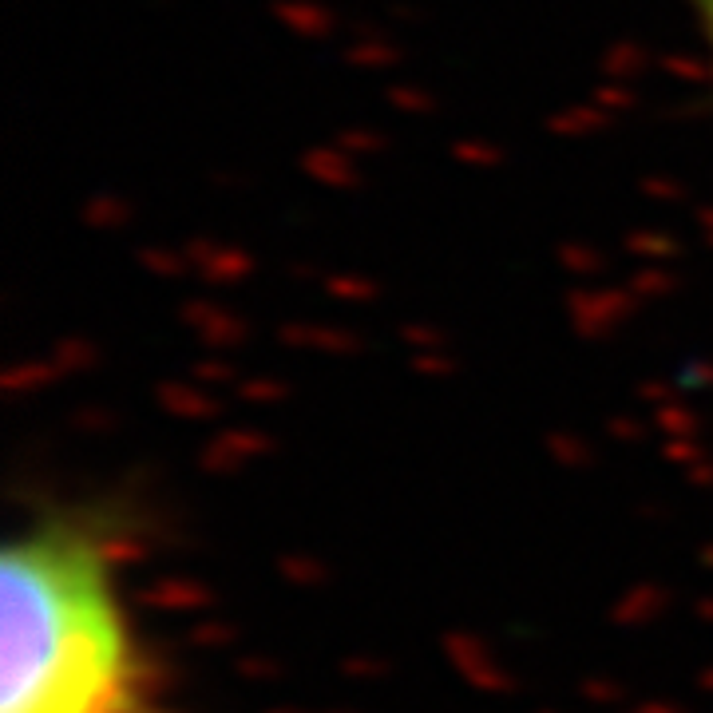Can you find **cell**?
Returning a JSON list of instances; mask_svg holds the SVG:
<instances>
[{
    "label": "cell",
    "instance_id": "obj_1",
    "mask_svg": "<svg viewBox=\"0 0 713 713\" xmlns=\"http://www.w3.org/2000/svg\"><path fill=\"white\" fill-rule=\"evenodd\" d=\"M0 713H155L115 535L96 515H44L4 551Z\"/></svg>",
    "mask_w": 713,
    "mask_h": 713
},
{
    "label": "cell",
    "instance_id": "obj_2",
    "mask_svg": "<svg viewBox=\"0 0 713 713\" xmlns=\"http://www.w3.org/2000/svg\"><path fill=\"white\" fill-rule=\"evenodd\" d=\"M686 8L694 16L698 40H702V56H706V68L713 76V0H686Z\"/></svg>",
    "mask_w": 713,
    "mask_h": 713
}]
</instances>
